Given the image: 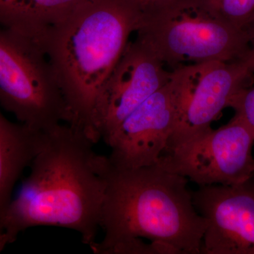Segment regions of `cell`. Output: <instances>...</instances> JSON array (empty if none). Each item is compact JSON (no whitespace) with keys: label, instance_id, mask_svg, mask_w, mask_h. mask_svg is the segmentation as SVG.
Listing matches in <instances>:
<instances>
[{"label":"cell","instance_id":"1","mask_svg":"<svg viewBox=\"0 0 254 254\" xmlns=\"http://www.w3.org/2000/svg\"><path fill=\"white\" fill-rule=\"evenodd\" d=\"M94 144L67 123L43 131L29 175L4 214L5 246L20 232L36 226L70 229L90 247L95 243L109 159L96 154Z\"/></svg>","mask_w":254,"mask_h":254},{"label":"cell","instance_id":"2","mask_svg":"<svg viewBox=\"0 0 254 254\" xmlns=\"http://www.w3.org/2000/svg\"><path fill=\"white\" fill-rule=\"evenodd\" d=\"M141 13L126 0H86L38 43L51 65L68 125L93 143L97 103L105 81L136 31Z\"/></svg>","mask_w":254,"mask_h":254},{"label":"cell","instance_id":"3","mask_svg":"<svg viewBox=\"0 0 254 254\" xmlns=\"http://www.w3.org/2000/svg\"><path fill=\"white\" fill-rule=\"evenodd\" d=\"M106 190L96 254H123L139 239L166 244L179 254H200L207 222L197 211L185 177L158 165L114 168L105 174Z\"/></svg>","mask_w":254,"mask_h":254},{"label":"cell","instance_id":"4","mask_svg":"<svg viewBox=\"0 0 254 254\" xmlns=\"http://www.w3.org/2000/svg\"><path fill=\"white\" fill-rule=\"evenodd\" d=\"M136 33L173 68L185 63L234 61L251 49L245 30L219 16L203 0H165L141 14Z\"/></svg>","mask_w":254,"mask_h":254},{"label":"cell","instance_id":"5","mask_svg":"<svg viewBox=\"0 0 254 254\" xmlns=\"http://www.w3.org/2000/svg\"><path fill=\"white\" fill-rule=\"evenodd\" d=\"M0 105L38 131L68 123L66 102L46 55L35 43L0 27Z\"/></svg>","mask_w":254,"mask_h":254},{"label":"cell","instance_id":"6","mask_svg":"<svg viewBox=\"0 0 254 254\" xmlns=\"http://www.w3.org/2000/svg\"><path fill=\"white\" fill-rule=\"evenodd\" d=\"M253 73L242 60H213L174 68L170 81L176 98L177 120L167 148L211 129L222 110L251 86Z\"/></svg>","mask_w":254,"mask_h":254},{"label":"cell","instance_id":"7","mask_svg":"<svg viewBox=\"0 0 254 254\" xmlns=\"http://www.w3.org/2000/svg\"><path fill=\"white\" fill-rule=\"evenodd\" d=\"M254 130L239 115L213 128L167 148L158 164L198 187L234 185L254 176Z\"/></svg>","mask_w":254,"mask_h":254},{"label":"cell","instance_id":"8","mask_svg":"<svg viewBox=\"0 0 254 254\" xmlns=\"http://www.w3.org/2000/svg\"><path fill=\"white\" fill-rule=\"evenodd\" d=\"M170 74L139 40L128 42L97 103L94 126L100 139L106 141L130 114L168 83Z\"/></svg>","mask_w":254,"mask_h":254},{"label":"cell","instance_id":"9","mask_svg":"<svg viewBox=\"0 0 254 254\" xmlns=\"http://www.w3.org/2000/svg\"><path fill=\"white\" fill-rule=\"evenodd\" d=\"M193 204L206 220L202 254H254V176L234 185L198 187Z\"/></svg>","mask_w":254,"mask_h":254},{"label":"cell","instance_id":"10","mask_svg":"<svg viewBox=\"0 0 254 254\" xmlns=\"http://www.w3.org/2000/svg\"><path fill=\"white\" fill-rule=\"evenodd\" d=\"M177 120L176 98L169 81L130 114L105 142L111 148L110 164L118 169L157 165Z\"/></svg>","mask_w":254,"mask_h":254},{"label":"cell","instance_id":"11","mask_svg":"<svg viewBox=\"0 0 254 254\" xmlns=\"http://www.w3.org/2000/svg\"><path fill=\"white\" fill-rule=\"evenodd\" d=\"M43 133L9 121L0 111V252L6 247L2 221L12 200L13 190L23 170L31 165Z\"/></svg>","mask_w":254,"mask_h":254},{"label":"cell","instance_id":"12","mask_svg":"<svg viewBox=\"0 0 254 254\" xmlns=\"http://www.w3.org/2000/svg\"><path fill=\"white\" fill-rule=\"evenodd\" d=\"M86 0H0V27L38 45L50 28Z\"/></svg>","mask_w":254,"mask_h":254},{"label":"cell","instance_id":"13","mask_svg":"<svg viewBox=\"0 0 254 254\" xmlns=\"http://www.w3.org/2000/svg\"><path fill=\"white\" fill-rule=\"evenodd\" d=\"M213 12L237 27L245 28L254 13V0H203Z\"/></svg>","mask_w":254,"mask_h":254},{"label":"cell","instance_id":"14","mask_svg":"<svg viewBox=\"0 0 254 254\" xmlns=\"http://www.w3.org/2000/svg\"><path fill=\"white\" fill-rule=\"evenodd\" d=\"M230 108L254 130V87H249L232 100Z\"/></svg>","mask_w":254,"mask_h":254},{"label":"cell","instance_id":"15","mask_svg":"<svg viewBox=\"0 0 254 254\" xmlns=\"http://www.w3.org/2000/svg\"><path fill=\"white\" fill-rule=\"evenodd\" d=\"M126 1L142 14L165 0H126Z\"/></svg>","mask_w":254,"mask_h":254},{"label":"cell","instance_id":"16","mask_svg":"<svg viewBox=\"0 0 254 254\" xmlns=\"http://www.w3.org/2000/svg\"><path fill=\"white\" fill-rule=\"evenodd\" d=\"M240 60H244L254 72V49H251Z\"/></svg>","mask_w":254,"mask_h":254},{"label":"cell","instance_id":"17","mask_svg":"<svg viewBox=\"0 0 254 254\" xmlns=\"http://www.w3.org/2000/svg\"><path fill=\"white\" fill-rule=\"evenodd\" d=\"M245 31L247 32L251 48L254 49V26L246 28Z\"/></svg>","mask_w":254,"mask_h":254},{"label":"cell","instance_id":"18","mask_svg":"<svg viewBox=\"0 0 254 254\" xmlns=\"http://www.w3.org/2000/svg\"><path fill=\"white\" fill-rule=\"evenodd\" d=\"M252 26H254V14L252 15V17H251L250 21H249V22L247 23V25H246V26L245 28H244V30H245L246 28L249 27H252Z\"/></svg>","mask_w":254,"mask_h":254}]
</instances>
